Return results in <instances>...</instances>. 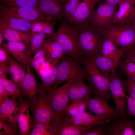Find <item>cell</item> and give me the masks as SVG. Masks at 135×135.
Masks as SVG:
<instances>
[{
	"mask_svg": "<svg viewBox=\"0 0 135 135\" xmlns=\"http://www.w3.org/2000/svg\"><path fill=\"white\" fill-rule=\"evenodd\" d=\"M86 58L92 62L103 74L108 78L110 74L117 68L113 61L102 54H96Z\"/></svg>",
	"mask_w": 135,
	"mask_h": 135,
	"instance_id": "d4e9b609",
	"label": "cell"
},
{
	"mask_svg": "<svg viewBox=\"0 0 135 135\" xmlns=\"http://www.w3.org/2000/svg\"><path fill=\"white\" fill-rule=\"evenodd\" d=\"M5 0H0V1L3 2Z\"/></svg>",
	"mask_w": 135,
	"mask_h": 135,
	"instance_id": "816d5d0a",
	"label": "cell"
},
{
	"mask_svg": "<svg viewBox=\"0 0 135 135\" xmlns=\"http://www.w3.org/2000/svg\"><path fill=\"white\" fill-rule=\"evenodd\" d=\"M40 0H5L3 3L5 6H15L37 7Z\"/></svg>",
	"mask_w": 135,
	"mask_h": 135,
	"instance_id": "d590c367",
	"label": "cell"
},
{
	"mask_svg": "<svg viewBox=\"0 0 135 135\" xmlns=\"http://www.w3.org/2000/svg\"><path fill=\"white\" fill-rule=\"evenodd\" d=\"M18 132L10 124L0 120V135H15Z\"/></svg>",
	"mask_w": 135,
	"mask_h": 135,
	"instance_id": "74e56055",
	"label": "cell"
},
{
	"mask_svg": "<svg viewBox=\"0 0 135 135\" xmlns=\"http://www.w3.org/2000/svg\"><path fill=\"white\" fill-rule=\"evenodd\" d=\"M105 38L102 32L90 26L79 29L77 40L78 48L86 58L102 54L101 47Z\"/></svg>",
	"mask_w": 135,
	"mask_h": 135,
	"instance_id": "7a4b0ae2",
	"label": "cell"
},
{
	"mask_svg": "<svg viewBox=\"0 0 135 135\" xmlns=\"http://www.w3.org/2000/svg\"><path fill=\"white\" fill-rule=\"evenodd\" d=\"M123 81L126 91L130 97L135 100V80L127 78Z\"/></svg>",
	"mask_w": 135,
	"mask_h": 135,
	"instance_id": "f35d334b",
	"label": "cell"
},
{
	"mask_svg": "<svg viewBox=\"0 0 135 135\" xmlns=\"http://www.w3.org/2000/svg\"><path fill=\"white\" fill-rule=\"evenodd\" d=\"M8 62L0 64V78H7L6 74H8Z\"/></svg>",
	"mask_w": 135,
	"mask_h": 135,
	"instance_id": "ee69618b",
	"label": "cell"
},
{
	"mask_svg": "<svg viewBox=\"0 0 135 135\" xmlns=\"http://www.w3.org/2000/svg\"><path fill=\"white\" fill-rule=\"evenodd\" d=\"M54 24L53 23L48 22H44L41 32L48 35L53 34L54 32Z\"/></svg>",
	"mask_w": 135,
	"mask_h": 135,
	"instance_id": "7bdbcfd3",
	"label": "cell"
},
{
	"mask_svg": "<svg viewBox=\"0 0 135 135\" xmlns=\"http://www.w3.org/2000/svg\"><path fill=\"white\" fill-rule=\"evenodd\" d=\"M60 62L59 60H54L49 72L40 77L42 82L43 90H45L50 88V86L54 82Z\"/></svg>",
	"mask_w": 135,
	"mask_h": 135,
	"instance_id": "f546056e",
	"label": "cell"
},
{
	"mask_svg": "<svg viewBox=\"0 0 135 135\" xmlns=\"http://www.w3.org/2000/svg\"><path fill=\"white\" fill-rule=\"evenodd\" d=\"M19 110L17 118V122L21 135L29 134L34 124L33 118L29 111L28 100H24L19 102Z\"/></svg>",
	"mask_w": 135,
	"mask_h": 135,
	"instance_id": "ffe728a7",
	"label": "cell"
},
{
	"mask_svg": "<svg viewBox=\"0 0 135 135\" xmlns=\"http://www.w3.org/2000/svg\"><path fill=\"white\" fill-rule=\"evenodd\" d=\"M50 122L44 123L34 122L32 130L30 135H50Z\"/></svg>",
	"mask_w": 135,
	"mask_h": 135,
	"instance_id": "e575fe53",
	"label": "cell"
},
{
	"mask_svg": "<svg viewBox=\"0 0 135 135\" xmlns=\"http://www.w3.org/2000/svg\"><path fill=\"white\" fill-rule=\"evenodd\" d=\"M124 57L125 60L135 63V44L126 51Z\"/></svg>",
	"mask_w": 135,
	"mask_h": 135,
	"instance_id": "60d3db41",
	"label": "cell"
},
{
	"mask_svg": "<svg viewBox=\"0 0 135 135\" xmlns=\"http://www.w3.org/2000/svg\"><path fill=\"white\" fill-rule=\"evenodd\" d=\"M132 1L134 3V8H135V0H132Z\"/></svg>",
	"mask_w": 135,
	"mask_h": 135,
	"instance_id": "f907efd6",
	"label": "cell"
},
{
	"mask_svg": "<svg viewBox=\"0 0 135 135\" xmlns=\"http://www.w3.org/2000/svg\"><path fill=\"white\" fill-rule=\"evenodd\" d=\"M3 37L2 34L0 33V46L2 44V42L3 40Z\"/></svg>",
	"mask_w": 135,
	"mask_h": 135,
	"instance_id": "681fc988",
	"label": "cell"
},
{
	"mask_svg": "<svg viewBox=\"0 0 135 135\" xmlns=\"http://www.w3.org/2000/svg\"><path fill=\"white\" fill-rule=\"evenodd\" d=\"M96 126H86L66 124L61 120H52L50 131L51 135H82L83 133L94 129Z\"/></svg>",
	"mask_w": 135,
	"mask_h": 135,
	"instance_id": "2e32d148",
	"label": "cell"
},
{
	"mask_svg": "<svg viewBox=\"0 0 135 135\" xmlns=\"http://www.w3.org/2000/svg\"><path fill=\"white\" fill-rule=\"evenodd\" d=\"M109 78V90L114 100L115 108L122 116H125L126 112L124 104L126 94L123 80L116 70L110 74Z\"/></svg>",
	"mask_w": 135,
	"mask_h": 135,
	"instance_id": "8fae6325",
	"label": "cell"
},
{
	"mask_svg": "<svg viewBox=\"0 0 135 135\" xmlns=\"http://www.w3.org/2000/svg\"><path fill=\"white\" fill-rule=\"evenodd\" d=\"M78 77H79L74 76L71 78L60 87H50L45 90H42L53 110L54 118L52 120H60L65 117V108L69 102V89L72 82Z\"/></svg>",
	"mask_w": 135,
	"mask_h": 135,
	"instance_id": "3957f363",
	"label": "cell"
},
{
	"mask_svg": "<svg viewBox=\"0 0 135 135\" xmlns=\"http://www.w3.org/2000/svg\"><path fill=\"white\" fill-rule=\"evenodd\" d=\"M46 52L52 58L59 60L63 58L64 52L57 42L48 39L45 40L43 44Z\"/></svg>",
	"mask_w": 135,
	"mask_h": 135,
	"instance_id": "f1b7e54d",
	"label": "cell"
},
{
	"mask_svg": "<svg viewBox=\"0 0 135 135\" xmlns=\"http://www.w3.org/2000/svg\"><path fill=\"white\" fill-rule=\"evenodd\" d=\"M8 54L2 47L0 48V64L6 63L8 62Z\"/></svg>",
	"mask_w": 135,
	"mask_h": 135,
	"instance_id": "bcb514c9",
	"label": "cell"
},
{
	"mask_svg": "<svg viewBox=\"0 0 135 135\" xmlns=\"http://www.w3.org/2000/svg\"><path fill=\"white\" fill-rule=\"evenodd\" d=\"M44 22L39 21L32 23L30 28L32 34L41 32Z\"/></svg>",
	"mask_w": 135,
	"mask_h": 135,
	"instance_id": "b9f144b4",
	"label": "cell"
},
{
	"mask_svg": "<svg viewBox=\"0 0 135 135\" xmlns=\"http://www.w3.org/2000/svg\"><path fill=\"white\" fill-rule=\"evenodd\" d=\"M90 79V84L94 90V96H100L108 101L112 97L109 91L110 81L104 76L96 66L88 59L83 57L80 60Z\"/></svg>",
	"mask_w": 135,
	"mask_h": 135,
	"instance_id": "5b68a950",
	"label": "cell"
},
{
	"mask_svg": "<svg viewBox=\"0 0 135 135\" xmlns=\"http://www.w3.org/2000/svg\"><path fill=\"white\" fill-rule=\"evenodd\" d=\"M109 132V128L107 123L98 125L97 127L83 133L82 135H108Z\"/></svg>",
	"mask_w": 135,
	"mask_h": 135,
	"instance_id": "8d00e7d4",
	"label": "cell"
},
{
	"mask_svg": "<svg viewBox=\"0 0 135 135\" xmlns=\"http://www.w3.org/2000/svg\"><path fill=\"white\" fill-rule=\"evenodd\" d=\"M134 3L132 0H124L119 5V8L112 22L114 24H126L135 14Z\"/></svg>",
	"mask_w": 135,
	"mask_h": 135,
	"instance_id": "cb8c5ba5",
	"label": "cell"
},
{
	"mask_svg": "<svg viewBox=\"0 0 135 135\" xmlns=\"http://www.w3.org/2000/svg\"><path fill=\"white\" fill-rule=\"evenodd\" d=\"M98 0H82L79 4L72 23L79 29L90 26L95 11Z\"/></svg>",
	"mask_w": 135,
	"mask_h": 135,
	"instance_id": "7c38bea8",
	"label": "cell"
},
{
	"mask_svg": "<svg viewBox=\"0 0 135 135\" xmlns=\"http://www.w3.org/2000/svg\"><path fill=\"white\" fill-rule=\"evenodd\" d=\"M67 0H40L37 7L53 23L68 20L65 6Z\"/></svg>",
	"mask_w": 135,
	"mask_h": 135,
	"instance_id": "30bf717a",
	"label": "cell"
},
{
	"mask_svg": "<svg viewBox=\"0 0 135 135\" xmlns=\"http://www.w3.org/2000/svg\"><path fill=\"white\" fill-rule=\"evenodd\" d=\"M101 31L118 48L127 50L135 44V30L127 23L113 24L108 29Z\"/></svg>",
	"mask_w": 135,
	"mask_h": 135,
	"instance_id": "8992f818",
	"label": "cell"
},
{
	"mask_svg": "<svg viewBox=\"0 0 135 135\" xmlns=\"http://www.w3.org/2000/svg\"><path fill=\"white\" fill-rule=\"evenodd\" d=\"M81 2L80 0H67L65 6V9L68 20L72 23L75 13Z\"/></svg>",
	"mask_w": 135,
	"mask_h": 135,
	"instance_id": "836d02e7",
	"label": "cell"
},
{
	"mask_svg": "<svg viewBox=\"0 0 135 135\" xmlns=\"http://www.w3.org/2000/svg\"><path fill=\"white\" fill-rule=\"evenodd\" d=\"M32 22L16 17L0 15V29H8L30 32Z\"/></svg>",
	"mask_w": 135,
	"mask_h": 135,
	"instance_id": "603a6c76",
	"label": "cell"
},
{
	"mask_svg": "<svg viewBox=\"0 0 135 135\" xmlns=\"http://www.w3.org/2000/svg\"><path fill=\"white\" fill-rule=\"evenodd\" d=\"M0 15L14 17L32 22L44 20L50 21L48 17L42 12L37 7L5 6L1 9Z\"/></svg>",
	"mask_w": 135,
	"mask_h": 135,
	"instance_id": "9c48e42d",
	"label": "cell"
},
{
	"mask_svg": "<svg viewBox=\"0 0 135 135\" xmlns=\"http://www.w3.org/2000/svg\"><path fill=\"white\" fill-rule=\"evenodd\" d=\"M34 100L29 102V109L33 114L34 122H50L54 118L53 110L42 89Z\"/></svg>",
	"mask_w": 135,
	"mask_h": 135,
	"instance_id": "ba28073f",
	"label": "cell"
},
{
	"mask_svg": "<svg viewBox=\"0 0 135 135\" xmlns=\"http://www.w3.org/2000/svg\"><path fill=\"white\" fill-rule=\"evenodd\" d=\"M82 78H77L70 86L68 90V103L87 100L94 95V90L90 84H86Z\"/></svg>",
	"mask_w": 135,
	"mask_h": 135,
	"instance_id": "5bb4252c",
	"label": "cell"
},
{
	"mask_svg": "<svg viewBox=\"0 0 135 135\" xmlns=\"http://www.w3.org/2000/svg\"><path fill=\"white\" fill-rule=\"evenodd\" d=\"M88 112L96 115L108 117L110 120L121 116L120 113L115 108L111 106L108 101L103 98L99 96H94L88 99Z\"/></svg>",
	"mask_w": 135,
	"mask_h": 135,
	"instance_id": "4fadbf2b",
	"label": "cell"
},
{
	"mask_svg": "<svg viewBox=\"0 0 135 135\" xmlns=\"http://www.w3.org/2000/svg\"><path fill=\"white\" fill-rule=\"evenodd\" d=\"M4 39L8 42H20L29 46L32 35L31 31L26 32L8 29H0Z\"/></svg>",
	"mask_w": 135,
	"mask_h": 135,
	"instance_id": "4316f807",
	"label": "cell"
},
{
	"mask_svg": "<svg viewBox=\"0 0 135 135\" xmlns=\"http://www.w3.org/2000/svg\"><path fill=\"white\" fill-rule=\"evenodd\" d=\"M125 97L127 102V115L135 118V100L126 94Z\"/></svg>",
	"mask_w": 135,
	"mask_h": 135,
	"instance_id": "ab89813d",
	"label": "cell"
},
{
	"mask_svg": "<svg viewBox=\"0 0 135 135\" xmlns=\"http://www.w3.org/2000/svg\"><path fill=\"white\" fill-rule=\"evenodd\" d=\"M127 50L118 48L112 40L105 36L102 46L101 53L113 61L117 68Z\"/></svg>",
	"mask_w": 135,
	"mask_h": 135,
	"instance_id": "7402d4cb",
	"label": "cell"
},
{
	"mask_svg": "<svg viewBox=\"0 0 135 135\" xmlns=\"http://www.w3.org/2000/svg\"><path fill=\"white\" fill-rule=\"evenodd\" d=\"M67 124H72L86 126L105 124L110 120L107 117L101 115H94L86 112L72 116L65 117L61 120Z\"/></svg>",
	"mask_w": 135,
	"mask_h": 135,
	"instance_id": "d6986e66",
	"label": "cell"
},
{
	"mask_svg": "<svg viewBox=\"0 0 135 135\" xmlns=\"http://www.w3.org/2000/svg\"><path fill=\"white\" fill-rule=\"evenodd\" d=\"M98 7L95 10L90 26L100 31L108 29L118 9V4L112 5L98 1Z\"/></svg>",
	"mask_w": 135,
	"mask_h": 135,
	"instance_id": "52a82bcc",
	"label": "cell"
},
{
	"mask_svg": "<svg viewBox=\"0 0 135 135\" xmlns=\"http://www.w3.org/2000/svg\"><path fill=\"white\" fill-rule=\"evenodd\" d=\"M28 46L22 42H8L2 45V48L17 62L26 65L29 60Z\"/></svg>",
	"mask_w": 135,
	"mask_h": 135,
	"instance_id": "44dd1931",
	"label": "cell"
},
{
	"mask_svg": "<svg viewBox=\"0 0 135 135\" xmlns=\"http://www.w3.org/2000/svg\"><path fill=\"white\" fill-rule=\"evenodd\" d=\"M79 30L78 28L67 20L58 26L55 32L47 36L46 38L57 42L61 47L64 53L79 62L83 56L79 51L77 44Z\"/></svg>",
	"mask_w": 135,
	"mask_h": 135,
	"instance_id": "6da1fadb",
	"label": "cell"
},
{
	"mask_svg": "<svg viewBox=\"0 0 135 135\" xmlns=\"http://www.w3.org/2000/svg\"><path fill=\"white\" fill-rule=\"evenodd\" d=\"M88 100L80 101L67 105L65 108V113L72 116H75L86 112L88 107Z\"/></svg>",
	"mask_w": 135,
	"mask_h": 135,
	"instance_id": "1f68e13d",
	"label": "cell"
},
{
	"mask_svg": "<svg viewBox=\"0 0 135 135\" xmlns=\"http://www.w3.org/2000/svg\"><path fill=\"white\" fill-rule=\"evenodd\" d=\"M0 84L11 96L17 98L19 102L24 100L21 88L7 78H0Z\"/></svg>",
	"mask_w": 135,
	"mask_h": 135,
	"instance_id": "83f0119b",
	"label": "cell"
},
{
	"mask_svg": "<svg viewBox=\"0 0 135 135\" xmlns=\"http://www.w3.org/2000/svg\"><path fill=\"white\" fill-rule=\"evenodd\" d=\"M81 77L86 80L90 84V77L85 70L80 65L79 61L75 60L64 53L60 61L56 72V77L50 87H56L73 76Z\"/></svg>",
	"mask_w": 135,
	"mask_h": 135,
	"instance_id": "277c9868",
	"label": "cell"
},
{
	"mask_svg": "<svg viewBox=\"0 0 135 135\" xmlns=\"http://www.w3.org/2000/svg\"><path fill=\"white\" fill-rule=\"evenodd\" d=\"M126 23L135 30V14L130 20Z\"/></svg>",
	"mask_w": 135,
	"mask_h": 135,
	"instance_id": "c3c4849f",
	"label": "cell"
},
{
	"mask_svg": "<svg viewBox=\"0 0 135 135\" xmlns=\"http://www.w3.org/2000/svg\"><path fill=\"white\" fill-rule=\"evenodd\" d=\"M11 96L0 84V104L10 97Z\"/></svg>",
	"mask_w": 135,
	"mask_h": 135,
	"instance_id": "f6af8a7d",
	"label": "cell"
},
{
	"mask_svg": "<svg viewBox=\"0 0 135 135\" xmlns=\"http://www.w3.org/2000/svg\"><path fill=\"white\" fill-rule=\"evenodd\" d=\"M25 74L22 80L21 88L23 96L27 98L29 102L36 98L42 89V84H39L27 63Z\"/></svg>",
	"mask_w": 135,
	"mask_h": 135,
	"instance_id": "e0dca14e",
	"label": "cell"
},
{
	"mask_svg": "<svg viewBox=\"0 0 135 135\" xmlns=\"http://www.w3.org/2000/svg\"><path fill=\"white\" fill-rule=\"evenodd\" d=\"M19 109L16 98L12 96L0 104V120L7 122L18 132L17 118Z\"/></svg>",
	"mask_w": 135,
	"mask_h": 135,
	"instance_id": "9a60e30c",
	"label": "cell"
},
{
	"mask_svg": "<svg viewBox=\"0 0 135 135\" xmlns=\"http://www.w3.org/2000/svg\"><path fill=\"white\" fill-rule=\"evenodd\" d=\"M8 74L10 76L11 80L21 88L22 82L26 72V66L13 59L8 54Z\"/></svg>",
	"mask_w": 135,
	"mask_h": 135,
	"instance_id": "484cf974",
	"label": "cell"
},
{
	"mask_svg": "<svg viewBox=\"0 0 135 135\" xmlns=\"http://www.w3.org/2000/svg\"><path fill=\"white\" fill-rule=\"evenodd\" d=\"M32 36L28 47L29 60L31 56L42 47L46 34L42 32L32 34Z\"/></svg>",
	"mask_w": 135,
	"mask_h": 135,
	"instance_id": "4dcf8cb0",
	"label": "cell"
},
{
	"mask_svg": "<svg viewBox=\"0 0 135 135\" xmlns=\"http://www.w3.org/2000/svg\"><path fill=\"white\" fill-rule=\"evenodd\" d=\"M129 117L126 114L119 116L108 122V135H135V120Z\"/></svg>",
	"mask_w": 135,
	"mask_h": 135,
	"instance_id": "ac0fdd59",
	"label": "cell"
},
{
	"mask_svg": "<svg viewBox=\"0 0 135 135\" xmlns=\"http://www.w3.org/2000/svg\"><path fill=\"white\" fill-rule=\"evenodd\" d=\"M126 75L127 78L135 80V63L126 60H121L117 68Z\"/></svg>",
	"mask_w": 135,
	"mask_h": 135,
	"instance_id": "d6a6232c",
	"label": "cell"
},
{
	"mask_svg": "<svg viewBox=\"0 0 135 135\" xmlns=\"http://www.w3.org/2000/svg\"><path fill=\"white\" fill-rule=\"evenodd\" d=\"M104 0H98V1L103 2ZM124 0H105L103 2L112 5H119Z\"/></svg>",
	"mask_w": 135,
	"mask_h": 135,
	"instance_id": "7dc6e473",
	"label": "cell"
}]
</instances>
